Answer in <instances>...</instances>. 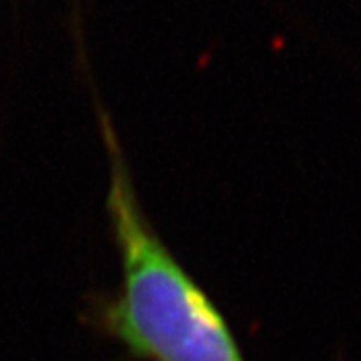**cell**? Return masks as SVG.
<instances>
[{
    "label": "cell",
    "mask_w": 361,
    "mask_h": 361,
    "mask_svg": "<svg viewBox=\"0 0 361 361\" xmlns=\"http://www.w3.org/2000/svg\"><path fill=\"white\" fill-rule=\"evenodd\" d=\"M106 213L121 283L90 307L97 331L139 361H245L231 327L205 289L157 235L142 211L130 167L111 130Z\"/></svg>",
    "instance_id": "cell-1"
}]
</instances>
